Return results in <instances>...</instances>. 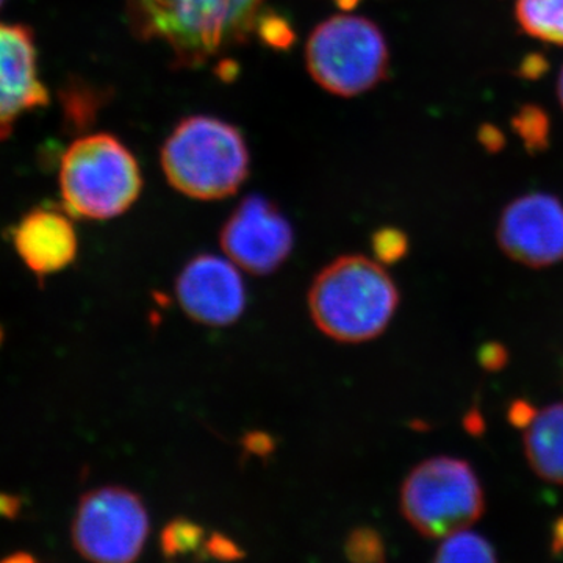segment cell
<instances>
[{
	"mask_svg": "<svg viewBox=\"0 0 563 563\" xmlns=\"http://www.w3.org/2000/svg\"><path fill=\"white\" fill-rule=\"evenodd\" d=\"M317 328L340 343L377 339L399 306V291L390 274L365 255H343L314 277L309 296Z\"/></svg>",
	"mask_w": 563,
	"mask_h": 563,
	"instance_id": "cell-2",
	"label": "cell"
},
{
	"mask_svg": "<svg viewBox=\"0 0 563 563\" xmlns=\"http://www.w3.org/2000/svg\"><path fill=\"white\" fill-rule=\"evenodd\" d=\"M477 141L488 154H498L506 147V135H504L501 129L496 128L490 122H485L477 129Z\"/></svg>",
	"mask_w": 563,
	"mask_h": 563,
	"instance_id": "cell-25",
	"label": "cell"
},
{
	"mask_svg": "<svg viewBox=\"0 0 563 563\" xmlns=\"http://www.w3.org/2000/svg\"><path fill=\"white\" fill-rule=\"evenodd\" d=\"M3 2H5V0H0V7L3 5Z\"/></svg>",
	"mask_w": 563,
	"mask_h": 563,
	"instance_id": "cell-31",
	"label": "cell"
},
{
	"mask_svg": "<svg viewBox=\"0 0 563 563\" xmlns=\"http://www.w3.org/2000/svg\"><path fill=\"white\" fill-rule=\"evenodd\" d=\"M203 543V529L187 518H176L162 532V553L169 559L201 551Z\"/></svg>",
	"mask_w": 563,
	"mask_h": 563,
	"instance_id": "cell-17",
	"label": "cell"
},
{
	"mask_svg": "<svg viewBox=\"0 0 563 563\" xmlns=\"http://www.w3.org/2000/svg\"><path fill=\"white\" fill-rule=\"evenodd\" d=\"M551 551H553L555 555H563V515L554 521Z\"/></svg>",
	"mask_w": 563,
	"mask_h": 563,
	"instance_id": "cell-28",
	"label": "cell"
},
{
	"mask_svg": "<svg viewBox=\"0 0 563 563\" xmlns=\"http://www.w3.org/2000/svg\"><path fill=\"white\" fill-rule=\"evenodd\" d=\"M220 243L240 269L269 276L290 257L295 235L290 222L272 201L252 195L225 221Z\"/></svg>",
	"mask_w": 563,
	"mask_h": 563,
	"instance_id": "cell-8",
	"label": "cell"
},
{
	"mask_svg": "<svg viewBox=\"0 0 563 563\" xmlns=\"http://www.w3.org/2000/svg\"><path fill=\"white\" fill-rule=\"evenodd\" d=\"M463 429L472 437L484 435L485 432V420L481 410L476 406L466 412L463 417Z\"/></svg>",
	"mask_w": 563,
	"mask_h": 563,
	"instance_id": "cell-26",
	"label": "cell"
},
{
	"mask_svg": "<svg viewBox=\"0 0 563 563\" xmlns=\"http://www.w3.org/2000/svg\"><path fill=\"white\" fill-rule=\"evenodd\" d=\"M58 181L66 210L90 220L125 213L143 188L139 162L107 133L74 141L63 155Z\"/></svg>",
	"mask_w": 563,
	"mask_h": 563,
	"instance_id": "cell-4",
	"label": "cell"
},
{
	"mask_svg": "<svg viewBox=\"0 0 563 563\" xmlns=\"http://www.w3.org/2000/svg\"><path fill=\"white\" fill-rule=\"evenodd\" d=\"M0 336H2V332H0Z\"/></svg>",
	"mask_w": 563,
	"mask_h": 563,
	"instance_id": "cell-32",
	"label": "cell"
},
{
	"mask_svg": "<svg viewBox=\"0 0 563 563\" xmlns=\"http://www.w3.org/2000/svg\"><path fill=\"white\" fill-rule=\"evenodd\" d=\"M515 16L529 36L563 46V0H517Z\"/></svg>",
	"mask_w": 563,
	"mask_h": 563,
	"instance_id": "cell-14",
	"label": "cell"
},
{
	"mask_svg": "<svg viewBox=\"0 0 563 563\" xmlns=\"http://www.w3.org/2000/svg\"><path fill=\"white\" fill-rule=\"evenodd\" d=\"M47 102L31 29L0 22V140L9 139L22 114Z\"/></svg>",
	"mask_w": 563,
	"mask_h": 563,
	"instance_id": "cell-11",
	"label": "cell"
},
{
	"mask_svg": "<svg viewBox=\"0 0 563 563\" xmlns=\"http://www.w3.org/2000/svg\"><path fill=\"white\" fill-rule=\"evenodd\" d=\"M525 454L537 476L563 485V404L544 407L526 429Z\"/></svg>",
	"mask_w": 563,
	"mask_h": 563,
	"instance_id": "cell-13",
	"label": "cell"
},
{
	"mask_svg": "<svg viewBox=\"0 0 563 563\" xmlns=\"http://www.w3.org/2000/svg\"><path fill=\"white\" fill-rule=\"evenodd\" d=\"M539 410L528 399H515L507 409V420L517 429H528L536 421Z\"/></svg>",
	"mask_w": 563,
	"mask_h": 563,
	"instance_id": "cell-24",
	"label": "cell"
},
{
	"mask_svg": "<svg viewBox=\"0 0 563 563\" xmlns=\"http://www.w3.org/2000/svg\"><path fill=\"white\" fill-rule=\"evenodd\" d=\"M344 553L350 561L357 563L384 562L387 559L383 537L368 526L354 529L347 536Z\"/></svg>",
	"mask_w": 563,
	"mask_h": 563,
	"instance_id": "cell-18",
	"label": "cell"
},
{
	"mask_svg": "<svg viewBox=\"0 0 563 563\" xmlns=\"http://www.w3.org/2000/svg\"><path fill=\"white\" fill-rule=\"evenodd\" d=\"M504 254L531 268L563 261V203L548 192H529L503 210L496 231Z\"/></svg>",
	"mask_w": 563,
	"mask_h": 563,
	"instance_id": "cell-9",
	"label": "cell"
},
{
	"mask_svg": "<svg viewBox=\"0 0 563 563\" xmlns=\"http://www.w3.org/2000/svg\"><path fill=\"white\" fill-rule=\"evenodd\" d=\"M246 450L252 454L265 455L273 450V440L262 432L251 433L246 439Z\"/></svg>",
	"mask_w": 563,
	"mask_h": 563,
	"instance_id": "cell-27",
	"label": "cell"
},
{
	"mask_svg": "<svg viewBox=\"0 0 563 563\" xmlns=\"http://www.w3.org/2000/svg\"><path fill=\"white\" fill-rule=\"evenodd\" d=\"M510 124L529 154L539 155L550 150L551 118L542 107L525 103L514 114Z\"/></svg>",
	"mask_w": 563,
	"mask_h": 563,
	"instance_id": "cell-15",
	"label": "cell"
},
{
	"mask_svg": "<svg viewBox=\"0 0 563 563\" xmlns=\"http://www.w3.org/2000/svg\"><path fill=\"white\" fill-rule=\"evenodd\" d=\"M485 510L479 477L463 459H428L415 466L401 488V512L410 526L428 537L444 539L472 528Z\"/></svg>",
	"mask_w": 563,
	"mask_h": 563,
	"instance_id": "cell-6",
	"label": "cell"
},
{
	"mask_svg": "<svg viewBox=\"0 0 563 563\" xmlns=\"http://www.w3.org/2000/svg\"><path fill=\"white\" fill-rule=\"evenodd\" d=\"M550 60L544 57L543 54H539V52H533V54L526 55L523 60L518 65L517 77L523 80H540L550 73Z\"/></svg>",
	"mask_w": 563,
	"mask_h": 563,
	"instance_id": "cell-23",
	"label": "cell"
},
{
	"mask_svg": "<svg viewBox=\"0 0 563 563\" xmlns=\"http://www.w3.org/2000/svg\"><path fill=\"white\" fill-rule=\"evenodd\" d=\"M306 58L313 80L343 98L377 87L390 66L384 33L373 21L352 14L318 25L307 43Z\"/></svg>",
	"mask_w": 563,
	"mask_h": 563,
	"instance_id": "cell-5",
	"label": "cell"
},
{
	"mask_svg": "<svg viewBox=\"0 0 563 563\" xmlns=\"http://www.w3.org/2000/svg\"><path fill=\"white\" fill-rule=\"evenodd\" d=\"M258 22H261L262 38L265 40L269 46L285 49V47L290 46L292 40H295L290 25L284 20H280L279 16L258 18Z\"/></svg>",
	"mask_w": 563,
	"mask_h": 563,
	"instance_id": "cell-20",
	"label": "cell"
},
{
	"mask_svg": "<svg viewBox=\"0 0 563 563\" xmlns=\"http://www.w3.org/2000/svg\"><path fill=\"white\" fill-rule=\"evenodd\" d=\"M495 548L479 533L462 529L444 537L437 550L435 562H496Z\"/></svg>",
	"mask_w": 563,
	"mask_h": 563,
	"instance_id": "cell-16",
	"label": "cell"
},
{
	"mask_svg": "<svg viewBox=\"0 0 563 563\" xmlns=\"http://www.w3.org/2000/svg\"><path fill=\"white\" fill-rule=\"evenodd\" d=\"M265 0H128L140 38L163 41L176 63L202 65L240 44L261 18Z\"/></svg>",
	"mask_w": 563,
	"mask_h": 563,
	"instance_id": "cell-1",
	"label": "cell"
},
{
	"mask_svg": "<svg viewBox=\"0 0 563 563\" xmlns=\"http://www.w3.org/2000/svg\"><path fill=\"white\" fill-rule=\"evenodd\" d=\"M18 254L36 274L62 272L77 257V233L65 213L35 209L13 232Z\"/></svg>",
	"mask_w": 563,
	"mask_h": 563,
	"instance_id": "cell-12",
	"label": "cell"
},
{
	"mask_svg": "<svg viewBox=\"0 0 563 563\" xmlns=\"http://www.w3.org/2000/svg\"><path fill=\"white\" fill-rule=\"evenodd\" d=\"M151 521L139 493L102 487L85 493L73 523L77 553L98 563H131L143 553Z\"/></svg>",
	"mask_w": 563,
	"mask_h": 563,
	"instance_id": "cell-7",
	"label": "cell"
},
{
	"mask_svg": "<svg viewBox=\"0 0 563 563\" xmlns=\"http://www.w3.org/2000/svg\"><path fill=\"white\" fill-rule=\"evenodd\" d=\"M176 298L192 321L209 328H225L242 317L246 288L235 263L201 254L181 269L176 280Z\"/></svg>",
	"mask_w": 563,
	"mask_h": 563,
	"instance_id": "cell-10",
	"label": "cell"
},
{
	"mask_svg": "<svg viewBox=\"0 0 563 563\" xmlns=\"http://www.w3.org/2000/svg\"><path fill=\"white\" fill-rule=\"evenodd\" d=\"M558 98H559V102H561V106L563 109V68L561 70V74H559V79H558Z\"/></svg>",
	"mask_w": 563,
	"mask_h": 563,
	"instance_id": "cell-30",
	"label": "cell"
},
{
	"mask_svg": "<svg viewBox=\"0 0 563 563\" xmlns=\"http://www.w3.org/2000/svg\"><path fill=\"white\" fill-rule=\"evenodd\" d=\"M203 553L209 558L220 559V561H236L243 558V551L239 544L222 533H213L206 543H203Z\"/></svg>",
	"mask_w": 563,
	"mask_h": 563,
	"instance_id": "cell-21",
	"label": "cell"
},
{
	"mask_svg": "<svg viewBox=\"0 0 563 563\" xmlns=\"http://www.w3.org/2000/svg\"><path fill=\"white\" fill-rule=\"evenodd\" d=\"M162 166L177 191L214 201L242 187L250 173V152L233 125L217 118L191 117L166 140Z\"/></svg>",
	"mask_w": 563,
	"mask_h": 563,
	"instance_id": "cell-3",
	"label": "cell"
},
{
	"mask_svg": "<svg viewBox=\"0 0 563 563\" xmlns=\"http://www.w3.org/2000/svg\"><path fill=\"white\" fill-rule=\"evenodd\" d=\"M335 2L340 9L352 10L355 5H357L358 2H361V0H335Z\"/></svg>",
	"mask_w": 563,
	"mask_h": 563,
	"instance_id": "cell-29",
	"label": "cell"
},
{
	"mask_svg": "<svg viewBox=\"0 0 563 563\" xmlns=\"http://www.w3.org/2000/svg\"><path fill=\"white\" fill-rule=\"evenodd\" d=\"M477 362L485 372L496 373L506 368L509 363V351L504 344L498 342H488L483 344L477 352Z\"/></svg>",
	"mask_w": 563,
	"mask_h": 563,
	"instance_id": "cell-22",
	"label": "cell"
},
{
	"mask_svg": "<svg viewBox=\"0 0 563 563\" xmlns=\"http://www.w3.org/2000/svg\"><path fill=\"white\" fill-rule=\"evenodd\" d=\"M373 251L376 261L384 265L401 262L409 252V236L396 228L379 229L373 235Z\"/></svg>",
	"mask_w": 563,
	"mask_h": 563,
	"instance_id": "cell-19",
	"label": "cell"
}]
</instances>
